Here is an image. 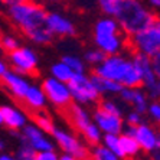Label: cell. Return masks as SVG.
Masks as SVG:
<instances>
[{"mask_svg": "<svg viewBox=\"0 0 160 160\" xmlns=\"http://www.w3.org/2000/svg\"><path fill=\"white\" fill-rule=\"evenodd\" d=\"M46 15L48 12L32 0H23L9 8V16L13 23L29 41L38 45H48L53 39V35L46 28Z\"/></svg>", "mask_w": 160, "mask_h": 160, "instance_id": "6da1fadb", "label": "cell"}, {"mask_svg": "<svg viewBox=\"0 0 160 160\" xmlns=\"http://www.w3.org/2000/svg\"><path fill=\"white\" fill-rule=\"evenodd\" d=\"M114 19L127 38H131L146 28L152 26L157 20L154 13L146 8L140 0H121Z\"/></svg>", "mask_w": 160, "mask_h": 160, "instance_id": "7a4b0ae2", "label": "cell"}, {"mask_svg": "<svg viewBox=\"0 0 160 160\" xmlns=\"http://www.w3.org/2000/svg\"><path fill=\"white\" fill-rule=\"evenodd\" d=\"M94 43L95 48L105 55L121 53L127 45V36L121 32L118 23L111 16H104L97 20L94 26Z\"/></svg>", "mask_w": 160, "mask_h": 160, "instance_id": "3957f363", "label": "cell"}, {"mask_svg": "<svg viewBox=\"0 0 160 160\" xmlns=\"http://www.w3.org/2000/svg\"><path fill=\"white\" fill-rule=\"evenodd\" d=\"M128 45L136 53H142L149 58L157 55L160 52V26L157 20L152 26L128 38Z\"/></svg>", "mask_w": 160, "mask_h": 160, "instance_id": "277c9868", "label": "cell"}, {"mask_svg": "<svg viewBox=\"0 0 160 160\" xmlns=\"http://www.w3.org/2000/svg\"><path fill=\"white\" fill-rule=\"evenodd\" d=\"M131 67V58L117 53V55H108L104 61L94 68V74L100 75L102 78H107L110 81H116L121 85V81L126 77L128 68Z\"/></svg>", "mask_w": 160, "mask_h": 160, "instance_id": "5b68a950", "label": "cell"}, {"mask_svg": "<svg viewBox=\"0 0 160 160\" xmlns=\"http://www.w3.org/2000/svg\"><path fill=\"white\" fill-rule=\"evenodd\" d=\"M67 84L71 91L72 102L87 105L100 101V94L97 92V89L87 74H74V77Z\"/></svg>", "mask_w": 160, "mask_h": 160, "instance_id": "8992f818", "label": "cell"}, {"mask_svg": "<svg viewBox=\"0 0 160 160\" xmlns=\"http://www.w3.org/2000/svg\"><path fill=\"white\" fill-rule=\"evenodd\" d=\"M9 67L12 68V71L22 74L25 77L28 75H35L38 71V63H39V58H38L36 52L33 49L28 48V46H19L16 51L9 53Z\"/></svg>", "mask_w": 160, "mask_h": 160, "instance_id": "52a82bcc", "label": "cell"}, {"mask_svg": "<svg viewBox=\"0 0 160 160\" xmlns=\"http://www.w3.org/2000/svg\"><path fill=\"white\" fill-rule=\"evenodd\" d=\"M42 89H43L46 100L51 102L52 105H55L59 110H67L69 105L72 104V97H71V91L68 88L67 82L58 81V79L48 77L45 78L41 84Z\"/></svg>", "mask_w": 160, "mask_h": 160, "instance_id": "ba28073f", "label": "cell"}, {"mask_svg": "<svg viewBox=\"0 0 160 160\" xmlns=\"http://www.w3.org/2000/svg\"><path fill=\"white\" fill-rule=\"evenodd\" d=\"M51 134H52L55 143L59 146L63 153L72 154V156L78 157L81 160L89 159V149L74 133L63 130V128H59V127H55Z\"/></svg>", "mask_w": 160, "mask_h": 160, "instance_id": "9c48e42d", "label": "cell"}, {"mask_svg": "<svg viewBox=\"0 0 160 160\" xmlns=\"http://www.w3.org/2000/svg\"><path fill=\"white\" fill-rule=\"evenodd\" d=\"M23 143H26L30 146L35 152H48V150H55V144L51 138L43 133V131L36 126V124H29L22 128V134H20Z\"/></svg>", "mask_w": 160, "mask_h": 160, "instance_id": "30bf717a", "label": "cell"}, {"mask_svg": "<svg viewBox=\"0 0 160 160\" xmlns=\"http://www.w3.org/2000/svg\"><path fill=\"white\" fill-rule=\"evenodd\" d=\"M92 123L97 124V127L102 131V134H121L124 128L123 117L114 116L110 112H105L104 110L97 108L92 112Z\"/></svg>", "mask_w": 160, "mask_h": 160, "instance_id": "8fae6325", "label": "cell"}, {"mask_svg": "<svg viewBox=\"0 0 160 160\" xmlns=\"http://www.w3.org/2000/svg\"><path fill=\"white\" fill-rule=\"evenodd\" d=\"M46 28L53 36H74L77 32L71 19L58 12H49L46 15Z\"/></svg>", "mask_w": 160, "mask_h": 160, "instance_id": "7c38bea8", "label": "cell"}, {"mask_svg": "<svg viewBox=\"0 0 160 160\" xmlns=\"http://www.w3.org/2000/svg\"><path fill=\"white\" fill-rule=\"evenodd\" d=\"M0 81H2L4 88L9 91L10 95H13L15 98H18L20 101L23 100L29 87L32 85L29 82V79H28V77H25L22 74H18L15 71H10V69L4 74V77Z\"/></svg>", "mask_w": 160, "mask_h": 160, "instance_id": "4fadbf2b", "label": "cell"}, {"mask_svg": "<svg viewBox=\"0 0 160 160\" xmlns=\"http://www.w3.org/2000/svg\"><path fill=\"white\" fill-rule=\"evenodd\" d=\"M118 95L126 104L133 107L134 111L146 114L147 107H149V102H150V98L142 87H138V88H124L123 87Z\"/></svg>", "mask_w": 160, "mask_h": 160, "instance_id": "5bb4252c", "label": "cell"}, {"mask_svg": "<svg viewBox=\"0 0 160 160\" xmlns=\"http://www.w3.org/2000/svg\"><path fill=\"white\" fill-rule=\"evenodd\" d=\"M133 137L136 138V142L138 143L143 152L150 153L157 147V130H154L150 124L144 121L134 127Z\"/></svg>", "mask_w": 160, "mask_h": 160, "instance_id": "9a60e30c", "label": "cell"}, {"mask_svg": "<svg viewBox=\"0 0 160 160\" xmlns=\"http://www.w3.org/2000/svg\"><path fill=\"white\" fill-rule=\"evenodd\" d=\"M3 124L12 131H19L28 124V116L22 110L12 105H2Z\"/></svg>", "mask_w": 160, "mask_h": 160, "instance_id": "2e32d148", "label": "cell"}, {"mask_svg": "<svg viewBox=\"0 0 160 160\" xmlns=\"http://www.w3.org/2000/svg\"><path fill=\"white\" fill-rule=\"evenodd\" d=\"M65 114H67L68 120H69V124L79 133H82V130L92 121L91 114L87 111V108L81 104H77V102L69 105L65 110Z\"/></svg>", "mask_w": 160, "mask_h": 160, "instance_id": "e0dca14e", "label": "cell"}, {"mask_svg": "<svg viewBox=\"0 0 160 160\" xmlns=\"http://www.w3.org/2000/svg\"><path fill=\"white\" fill-rule=\"evenodd\" d=\"M22 101L25 102V105H26L29 110H32V111H35V112L42 111V110L46 107V104H48L46 95H45L41 85H30Z\"/></svg>", "mask_w": 160, "mask_h": 160, "instance_id": "ac0fdd59", "label": "cell"}, {"mask_svg": "<svg viewBox=\"0 0 160 160\" xmlns=\"http://www.w3.org/2000/svg\"><path fill=\"white\" fill-rule=\"evenodd\" d=\"M89 79L92 82V85L95 87L97 92L100 94V97H104V95H118L121 88H123L118 82L102 78V77L94 74V72L89 75Z\"/></svg>", "mask_w": 160, "mask_h": 160, "instance_id": "d6986e66", "label": "cell"}, {"mask_svg": "<svg viewBox=\"0 0 160 160\" xmlns=\"http://www.w3.org/2000/svg\"><path fill=\"white\" fill-rule=\"evenodd\" d=\"M120 143H121V152H123V157H136L140 153V146L136 142V138L127 134H120Z\"/></svg>", "mask_w": 160, "mask_h": 160, "instance_id": "ffe728a7", "label": "cell"}, {"mask_svg": "<svg viewBox=\"0 0 160 160\" xmlns=\"http://www.w3.org/2000/svg\"><path fill=\"white\" fill-rule=\"evenodd\" d=\"M51 77L58 79V81L68 82L74 77V72L71 71V68L68 67L65 62L58 61V62H55L52 67H51Z\"/></svg>", "mask_w": 160, "mask_h": 160, "instance_id": "44dd1931", "label": "cell"}, {"mask_svg": "<svg viewBox=\"0 0 160 160\" xmlns=\"http://www.w3.org/2000/svg\"><path fill=\"white\" fill-rule=\"evenodd\" d=\"M89 160H121L116 153L108 150L105 146L95 144L89 149Z\"/></svg>", "mask_w": 160, "mask_h": 160, "instance_id": "7402d4cb", "label": "cell"}, {"mask_svg": "<svg viewBox=\"0 0 160 160\" xmlns=\"http://www.w3.org/2000/svg\"><path fill=\"white\" fill-rule=\"evenodd\" d=\"M82 136H84V138H85V142L88 143V144H91V146H95V144H100L101 143V140H102V131L100 130L97 127V124L95 123H91L88 124V126L82 130Z\"/></svg>", "mask_w": 160, "mask_h": 160, "instance_id": "603a6c76", "label": "cell"}, {"mask_svg": "<svg viewBox=\"0 0 160 160\" xmlns=\"http://www.w3.org/2000/svg\"><path fill=\"white\" fill-rule=\"evenodd\" d=\"M101 144L105 146L108 150L116 153L120 159H123V152H121V143H120V134H104Z\"/></svg>", "mask_w": 160, "mask_h": 160, "instance_id": "cb8c5ba5", "label": "cell"}, {"mask_svg": "<svg viewBox=\"0 0 160 160\" xmlns=\"http://www.w3.org/2000/svg\"><path fill=\"white\" fill-rule=\"evenodd\" d=\"M121 87H124V88H138V87H142V77L136 69V67L133 65V62H131V67L128 68L126 77L121 81Z\"/></svg>", "mask_w": 160, "mask_h": 160, "instance_id": "d4e9b609", "label": "cell"}, {"mask_svg": "<svg viewBox=\"0 0 160 160\" xmlns=\"http://www.w3.org/2000/svg\"><path fill=\"white\" fill-rule=\"evenodd\" d=\"M62 62H65L68 67L71 68V71L74 74H85V65L87 63L84 62L82 58L77 55H65L62 56Z\"/></svg>", "mask_w": 160, "mask_h": 160, "instance_id": "484cf974", "label": "cell"}, {"mask_svg": "<svg viewBox=\"0 0 160 160\" xmlns=\"http://www.w3.org/2000/svg\"><path fill=\"white\" fill-rule=\"evenodd\" d=\"M35 124H36L45 134H51L53 131V128H55V124H53L52 118L41 111L35 112Z\"/></svg>", "mask_w": 160, "mask_h": 160, "instance_id": "4316f807", "label": "cell"}, {"mask_svg": "<svg viewBox=\"0 0 160 160\" xmlns=\"http://www.w3.org/2000/svg\"><path fill=\"white\" fill-rule=\"evenodd\" d=\"M105 53L102 52V51H100L98 48H91V49H88L85 53H84V62L85 63H88V65H92L94 68L97 67V65H100L102 61H104V58H105Z\"/></svg>", "mask_w": 160, "mask_h": 160, "instance_id": "83f0119b", "label": "cell"}, {"mask_svg": "<svg viewBox=\"0 0 160 160\" xmlns=\"http://www.w3.org/2000/svg\"><path fill=\"white\" fill-rule=\"evenodd\" d=\"M98 108L104 110L105 112H110V114H114V116H120L123 117V107L114 100H110V98H105V100L100 101V105Z\"/></svg>", "mask_w": 160, "mask_h": 160, "instance_id": "f1b7e54d", "label": "cell"}, {"mask_svg": "<svg viewBox=\"0 0 160 160\" xmlns=\"http://www.w3.org/2000/svg\"><path fill=\"white\" fill-rule=\"evenodd\" d=\"M120 2L121 0H97L101 12L105 16H111V18H114V15H116L117 9L120 6Z\"/></svg>", "mask_w": 160, "mask_h": 160, "instance_id": "f546056e", "label": "cell"}, {"mask_svg": "<svg viewBox=\"0 0 160 160\" xmlns=\"http://www.w3.org/2000/svg\"><path fill=\"white\" fill-rule=\"evenodd\" d=\"M15 157L16 160H35L36 159V152L30 146H28L26 143H22L19 146V149L16 150Z\"/></svg>", "mask_w": 160, "mask_h": 160, "instance_id": "4dcf8cb0", "label": "cell"}, {"mask_svg": "<svg viewBox=\"0 0 160 160\" xmlns=\"http://www.w3.org/2000/svg\"><path fill=\"white\" fill-rule=\"evenodd\" d=\"M0 45H2V49H3V51H6L8 53L16 51V49L20 46L19 39H18V38H15L13 35H4V36L0 39Z\"/></svg>", "mask_w": 160, "mask_h": 160, "instance_id": "1f68e13d", "label": "cell"}, {"mask_svg": "<svg viewBox=\"0 0 160 160\" xmlns=\"http://www.w3.org/2000/svg\"><path fill=\"white\" fill-rule=\"evenodd\" d=\"M147 116L154 121V123L160 124V100H152L147 107Z\"/></svg>", "mask_w": 160, "mask_h": 160, "instance_id": "d6a6232c", "label": "cell"}, {"mask_svg": "<svg viewBox=\"0 0 160 160\" xmlns=\"http://www.w3.org/2000/svg\"><path fill=\"white\" fill-rule=\"evenodd\" d=\"M143 116L144 114H142V112H138V111H130L128 114H126V121L128 126H138V124H142L143 123Z\"/></svg>", "mask_w": 160, "mask_h": 160, "instance_id": "836d02e7", "label": "cell"}, {"mask_svg": "<svg viewBox=\"0 0 160 160\" xmlns=\"http://www.w3.org/2000/svg\"><path fill=\"white\" fill-rule=\"evenodd\" d=\"M35 160H59V154L55 150H48V152H38Z\"/></svg>", "mask_w": 160, "mask_h": 160, "instance_id": "e575fe53", "label": "cell"}, {"mask_svg": "<svg viewBox=\"0 0 160 160\" xmlns=\"http://www.w3.org/2000/svg\"><path fill=\"white\" fill-rule=\"evenodd\" d=\"M152 63H153V69H154V72H156L157 78L160 79V52L152 58Z\"/></svg>", "mask_w": 160, "mask_h": 160, "instance_id": "d590c367", "label": "cell"}, {"mask_svg": "<svg viewBox=\"0 0 160 160\" xmlns=\"http://www.w3.org/2000/svg\"><path fill=\"white\" fill-rule=\"evenodd\" d=\"M9 71V63L0 56V79L4 77V74Z\"/></svg>", "mask_w": 160, "mask_h": 160, "instance_id": "8d00e7d4", "label": "cell"}, {"mask_svg": "<svg viewBox=\"0 0 160 160\" xmlns=\"http://www.w3.org/2000/svg\"><path fill=\"white\" fill-rule=\"evenodd\" d=\"M2 3L4 4V6H8V8H10V6H15V4L20 3V2H23V0H0Z\"/></svg>", "mask_w": 160, "mask_h": 160, "instance_id": "74e56055", "label": "cell"}, {"mask_svg": "<svg viewBox=\"0 0 160 160\" xmlns=\"http://www.w3.org/2000/svg\"><path fill=\"white\" fill-rule=\"evenodd\" d=\"M152 154V160H160V147H156V149L150 152Z\"/></svg>", "mask_w": 160, "mask_h": 160, "instance_id": "f35d334b", "label": "cell"}, {"mask_svg": "<svg viewBox=\"0 0 160 160\" xmlns=\"http://www.w3.org/2000/svg\"><path fill=\"white\" fill-rule=\"evenodd\" d=\"M59 160H81V159L72 156V154H67V153H63L62 156H59Z\"/></svg>", "mask_w": 160, "mask_h": 160, "instance_id": "ab89813d", "label": "cell"}, {"mask_svg": "<svg viewBox=\"0 0 160 160\" xmlns=\"http://www.w3.org/2000/svg\"><path fill=\"white\" fill-rule=\"evenodd\" d=\"M0 160H16V157L12 156V154H6V153H2V154H0Z\"/></svg>", "mask_w": 160, "mask_h": 160, "instance_id": "60d3db41", "label": "cell"}, {"mask_svg": "<svg viewBox=\"0 0 160 160\" xmlns=\"http://www.w3.org/2000/svg\"><path fill=\"white\" fill-rule=\"evenodd\" d=\"M149 4L154 9H160V0H149Z\"/></svg>", "mask_w": 160, "mask_h": 160, "instance_id": "b9f144b4", "label": "cell"}, {"mask_svg": "<svg viewBox=\"0 0 160 160\" xmlns=\"http://www.w3.org/2000/svg\"><path fill=\"white\" fill-rule=\"evenodd\" d=\"M3 124V116H2V107H0V126Z\"/></svg>", "mask_w": 160, "mask_h": 160, "instance_id": "7bdbcfd3", "label": "cell"}, {"mask_svg": "<svg viewBox=\"0 0 160 160\" xmlns=\"http://www.w3.org/2000/svg\"><path fill=\"white\" fill-rule=\"evenodd\" d=\"M3 147H4V143L2 142V138H0V150H3Z\"/></svg>", "mask_w": 160, "mask_h": 160, "instance_id": "ee69618b", "label": "cell"}, {"mask_svg": "<svg viewBox=\"0 0 160 160\" xmlns=\"http://www.w3.org/2000/svg\"><path fill=\"white\" fill-rule=\"evenodd\" d=\"M48 2H53V3H56V2H63V0H48Z\"/></svg>", "mask_w": 160, "mask_h": 160, "instance_id": "f6af8a7d", "label": "cell"}, {"mask_svg": "<svg viewBox=\"0 0 160 160\" xmlns=\"http://www.w3.org/2000/svg\"><path fill=\"white\" fill-rule=\"evenodd\" d=\"M128 160H140V159H136V157H131V159H128Z\"/></svg>", "mask_w": 160, "mask_h": 160, "instance_id": "bcb514c9", "label": "cell"}, {"mask_svg": "<svg viewBox=\"0 0 160 160\" xmlns=\"http://www.w3.org/2000/svg\"><path fill=\"white\" fill-rule=\"evenodd\" d=\"M2 51H3V49H2V45H0V52H2Z\"/></svg>", "mask_w": 160, "mask_h": 160, "instance_id": "7dc6e473", "label": "cell"}]
</instances>
